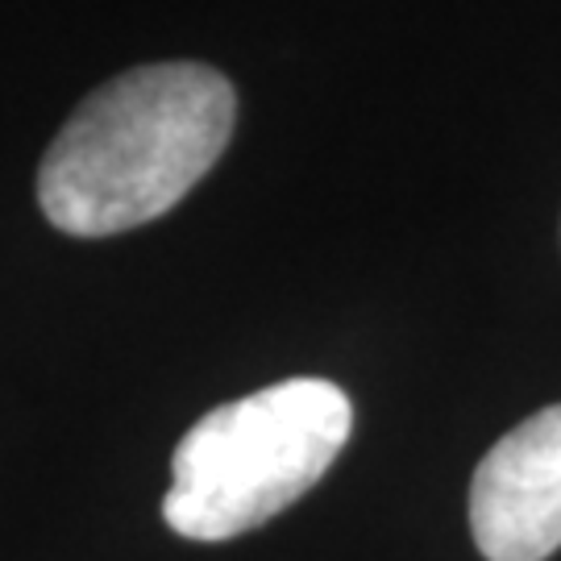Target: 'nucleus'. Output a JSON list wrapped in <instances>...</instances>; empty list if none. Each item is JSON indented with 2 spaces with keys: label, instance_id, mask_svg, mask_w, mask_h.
<instances>
[{
  "label": "nucleus",
  "instance_id": "obj_1",
  "mask_svg": "<svg viewBox=\"0 0 561 561\" xmlns=\"http://www.w3.org/2000/svg\"><path fill=\"white\" fill-rule=\"evenodd\" d=\"M238 96L217 67L150 62L101 83L42 154L38 208L71 238L159 221L217 167Z\"/></svg>",
  "mask_w": 561,
  "mask_h": 561
},
{
  "label": "nucleus",
  "instance_id": "obj_2",
  "mask_svg": "<svg viewBox=\"0 0 561 561\" xmlns=\"http://www.w3.org/2000/svg\"><path fill=\"white\" fill-rule=\"evenodd\" d=\"M354 408L329 379H283L204 412L171 458L162 520L187 541H229L312 491L350 442Z\"/></svg>",
  "mask_w": 561,
  "mask_h": 561
},
{
  "label": "nucleus",
  "instance_id": "obj_3",
  "mask_svg": "<svg viewBox=\"0 0 561 561\" xmlns=\"http://www.w3.org/2000/svg\"><path fill=\"white\" fill-rule=\"evenodd\" d=\"M470 533L486 561H545L561 549V403L533 412L479 461Z\"/></svg>",
  "mask_w": 561,
  "mask_h": 561
}]
</instances>
